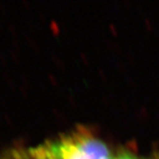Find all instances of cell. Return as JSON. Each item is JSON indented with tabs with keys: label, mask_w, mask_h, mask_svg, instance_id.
Wrapping results in <instances>:
<instances>
[{
	"label": "cell",
	"mask_w": 159,
	"mask_h": 159,
	"mask_svg": "<svg viewBox=\"0 0 159 159\" xmlns=\"http://www.w3.org/2000/svg\"><path fill=\"white\" fill-rule=\"evenodd\" d=\"M50 159H112L108 146L85 130H77L43 144Z\"/></svg>",
	"instance_id": "obj_1"
},
{
	"label": "cell",
	"mask_w": 159,
	"mask_h": 159,
	"mask_svg": "<svg viewBox=\"0 0 159 159\" xmlns=\"http://www.w3.org/2000/svg\"><path fill=\"white\" fill-rule=\"evenodd\" d=\"M0 159H50L43 145L15 149L1 156Z\"/></svg>",
	"instance_id": "obj_2"
},
{
	"label": "cell",
	"mask_w": 159,
	"mask_h": 159,
	"mask_svg": "<svg viewBox=\"0 0 159 159\" xmlns=\"http://www.w3.org/2000/svg\"><path fill=\"white\" fill-rule=\"evenodd\" d=\"M112 159H159V153L150 156H142L129 150H121L113 155Z\"/></svg>",
	"instance_id": "obj_3"
}]
</instances>
